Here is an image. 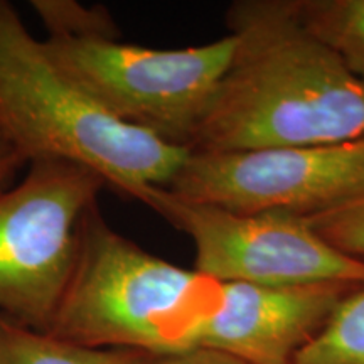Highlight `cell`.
<instances>
[{
  "instance_id": "obj_12",
  "label": "cell",
  "mask_w": 364,
  "mask_h": 364,
  "mask_svg": "<svg viewBox=\"0 0 364 364\" xmlns=\"http://www.w3.org/2000/svg\"><path fill=\"white\" fill-rule=\"evenodd\" d=\"M33 11L43 21L49 38L71 41H118V27L103 6L75 0H33Z\"/></svg>"
},
{
  "instance_id": "obj_1",
  "label": "cell",
  "mask_w": 364,
  "mask_h": 364,
  "mask_svg": "<svg viewBox=\"0 0 364 364\" xmlns=\"http://www.w3.org/2000/svg\"><path fill=\"white\" fill-rule=\"evenodd\" d=\"M236 51L191 150L228 152L364 139V80L300 17L295 2L228 11Z\"/></svg>"
},
{
  "instance_id": "obj_9",
  "label": "cell",
  "mask_w": 364,
  "mask_h": 364,
  "mask_svg": "<svg viewBox=\"0 0 364 364\" xmlns=\"http://www.w3.org/2000/svg\"><path fill=\"white\" fill-rule=\"evenodd\" d=\"M140 354L76 344L0 316V364H134Z\"/></svg>"
},
{
  "instance_id": "obj_4",
  "label": "cell",
  "mask_w": 364,
  "mask_h": 364,
  "mask_svg": "<svg viewBox=\"0 0 364 364\" xmlns=\"http://www.w3.org/2000/svg\"><path fill=\"white\" fill-rule=\"evenodd\" d=\"M43 43L53 61L117 120L189 149L236 51L233 34L184 49L120 41Z\"/></svg>"
},
{
  "instance_id": "obj_11",
  "label": "cell",
  "mask_w": 364,
  "mask_h": 364,
  "mask_svg": "<svg viewBox=\"0 0 364 364\" xmlns=\"http://www.w3.org/2000/svg\"><path fill=\"white\" fill-rule=\"evenodd\" d=\"M294 364H364V285L341 300Z\"/></svg>"
},
{
  "instance_id": "obj_7",
  "label": "cell",
  "mask_w": 364,
  "mask_h": 364,
  "mask_svg": "<svg viewBox=\"0 0 364 364\" xmlns=\"http://www.w3.org/2000/svg\"><path fill=\"white\" fill-rule=\"evenodd\" d=\"M240 215L309 218L364 191V139L332 145L191 150L166 188Z\"/></svg>"
},
{
  "instance_id": "obj_3",
  "label": "cell",
  "mask_w": 364,
  "mask_h": 364,
  "mask_svg": "<svg viewBox=\"0 0 364 364\" xmlns=\"http://www.w3.org/2000/svg\"><path fill=\"white\" fill-rule=\"evenodd\" d=\"M225 299L223 282L140 248L117 233L95 206L48 332L90 348L182 353L201 348Z\"/></svg>"
},
{
  "instance_id": "obj_8",
  "label": "cell",
  "mask_w": 364,
  "mask_h": 364,
  "mask_svg": "<svg viewBox=\"0 0 364 364\" xmlns=\"http://www.w3.org/2000/svg\"><path fill=\"white\" fill-rule=\"evenodd\" d=\"M225 284V282H223ZM353 284H225V306L213 318L201 348L248 364H294L326 326Z\"/></svg>"
},
{
  "instance_id": "obj_6",
  "label": "cell",
  "mask_w": 364,
  "mask_h": 364,
  "mask_svg": "<svg viewBox=\"0 0 364 364\" xmlns=\"http://www.w3.org/2000/svg\"><path fill=\"white\" fill-rule=\"evenodd\" d=\"M139 201L191 236L194 270L218 282L364 285V260L332 247L304 218L240 215L188 201L166 188H149Z\"/></svg>"
},
{
  "instance_id": "obj_13",
  "label": "cell",
  "mask_w": 364,
  "mask_h": 364,
  "mask_svg": "<svg viewBox=\"0 0 364 364\" xmlns=\"http://www.w3.org/2000/svg\"><path fill=\"white\" fill-rule=\"evenodd\" d=\"M304 220L339 252L364 260V191L339 206Z\"/></svg>"
},
{
  "instance_id": "obj_14",
  "label": "cell",
  "mask_w": 364,
  "mask_h": 364,
  "mask_svg": "<svg viewBox=\"0 0 364 364\" xmlns=\"http://www.w3.org/2000/svg\"><path fill=\"white\" fill-rule=\"evenodd\" d=\"M134 364H248L215 349L196 348L171 354H140Z\"/></svg>"
},
{
  "instance_id": "obj_2",
  "label": "cell",
  "mask_w": 364,
  "mask_h": 364,
  "mask_svg": "<svg viewBox=\"0 0 364 364\" xmlns=\"http://www.w3.org/2000/svg\"><path fill=\"white\" fill-rule=\"evenodd\" d=\"M0 132L27 164H78L136 201L149 188H167L191 154L103 110L6 0H0Z\"/></svg>"
},
{
  "instance_id": "obj_10",
  "label": "cell",
  "mask_w": 364,
  "mask_h": 364,
  "mask_svg": "<svg viewBox=\"0 0 364 364\" xmlns=\"http://www.w3.org/2000/svg\"><path fill=\"white\" fill-rule=\"evenodd\" d=\"M295 4L309 29L364 80V0H302Z\"/></svg>"
},
{
  "instance_id": "obj_5",
  "label": "cell",
  "mask_w": 364,
  "mask_h": 364,
  "mask_svg": "<svg viewBox=\"0 0 364 364\" xmlns=\"http://www.w3.org/2000/svg\"><path fill=\"white\" fill-rule=\"evenodd\" d=\"M103 188L88 167L38 161L22 182L0 193V316L48 332Z\"/></svg>"
},
{
  "instance_id": "obj_15",
  "label": "cell",
  "mask_w": 364,
  "mask_h": 364,
  "mask_svg": "<svg viewBox=\"0 0 364 364\" xmlns=\"http://www.w3.org/2000/svg\"><path fill=\"white\" fill-rule=\"evenodd\" d=\"M27 164L24 156L9 142L6 135L0 132V193L11 188V182L22 167Z\"/></svg>"
}]
</instances>
